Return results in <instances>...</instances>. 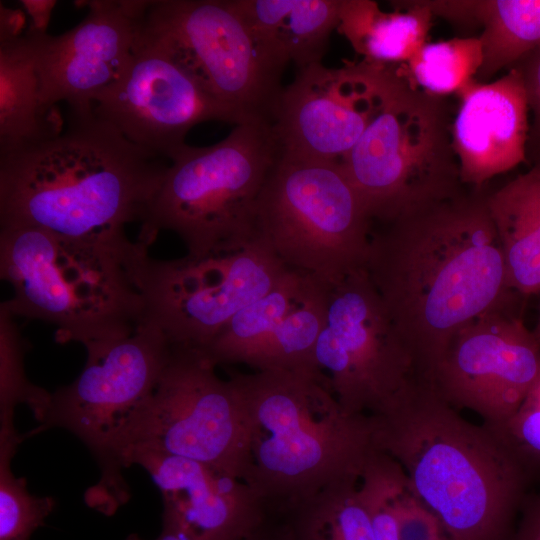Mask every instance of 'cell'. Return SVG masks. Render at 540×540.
I'll return each mask as SVG.
<instances>
[{
	"mask_svg": "<svg viewBox=\"0 0 540 540\" xmlns=\"http://www.w3.org/2000/svg\"><path fill=\"white\" fill-rule=\"evenodd\" d=\"M364 269L418 376L429 381L460 328L519 295L509 285L483 190L380 223Z\"/></svg>",
	"mask_w": 540,
	"mask_h": 540,
	"instance_id": "1",
	"label": "cell"
},
{
	"mask_svg": "<svg viewBox=\"0 0 540 540\" xmlns=\"http://www.w3.org/2000/svg\"><path fill=\"white\" fill-rule=\"evenodd\" d=\"M60 133L0 154V228L36 227L129 246L169 160L125 138L93 106L69 108Z\"/></svg>",
	"mask_w": 540,
	"mask_h": 540,
	"instance_id": "2",
	"label": "cell"
},
{
	"mask_svg": "<svg viewBox=\"0 0 540 540\" xmlns=\"http://www.w3.org/2000/svg\"><path fill=\"white\" fill-rule=\"evenodd\" d=\"M370 418L374 447L400 464L451 540H513L533 474L497 433L420 377Z\"/></svg>",
	"mask_w": 540,
	"mask_h": 540,
	"instance_id": "3",
	"label": "cell"
},
{
	"mask_svg": "<svg viewBox=\"0 0 540 540\" xmlns=\"http://www.w3.org/2000/svg\"><path fill=\"white\" fill-rule=\"evenodd\" d=\"M245 416L242 480L270 512L332 483L359 478L373 445L371 418L347 414L318 371L234 372Z\"/></svg>",
	"mask_w": 540,
	"mask_h": 540,
	"instance_id": "4",
	"label": "cell"
},
{
	"mask_svg": "<svg viewBox=\"0 0 540 540\" xmlns=\"http://www.w3.org/2000/svg\"><path fill=\"white\" fill-rule=\"evenodd\" d=\"M143 249L65 238L36 227L0 228L1 303L16 317L56 326L60 343L85 348L132 334L145 316L133 265Z\"/></svg>",
	"mask_w": 540,
	"mask_h": 540,
	"instance_id": "5",
	"label": "cell"
},
{
	"mask_svg": "<svg viewBox=\"0 0 540 540\" xmlns=\"http://www.w3.org/2000/svg\"><path fill=\"white\" fill-rule=\"evenodd\" d=\"M216 367L200 350L172 345L155 388L122 422L99 465L100 479L86 493L93 506L115 511L128 500L119 460L132 450L183 457L242 479V401Z\"/></svg>",
	"mask_w": 540,
	"mask_h": 540,
	"instance_id": "6",
	"label": "cell"
},
{
	"mask_svg": "<svg viewBox=\"0 0 540 540\" xmlns=\"http://www.w3.org/2000/svg\"><path fill=\"white\" fill-rule=\"evenodd\" d=\"M279 155L271 123L262 119L236 125L214 145H184L169 160L137 242L148 249L168 230L190 256L245 246L256 237L257 201Z\"/></svg>",
	"mask_w": 540,
	"mask_h": 540,
	"instance_id": "7",
	"label": "cell"
},
{
	"mask_svg": "<svg viewBox=\"0 0 540 540\" xmlns=\"http://www.w3.org/2000/svg\"><path fill=\"white\" fill-rule=\"evenodd\" d=\"M446 97L385 66L379 109L340 160L373 221L386 222L463 191Z\"/></svg>",
	"mask_w": 540,
	"mask_h": 540,
	"instance_id": "8",
	"label": "cell"
},
{
	"mask_svg": "<svg viewBox=\"0 0 540 540\" xmlns=\"http://www.w3.org/2000/svg\"><path fill=\"white\" fill-rule=\"evenodd\" d=\"M255 230L287 267L333 284L365 267L372 220L340 162L280 153L257 201Z\"/></svg>",
	"mask_w": 540,
	"mask_h": 540,
	"instance_id": "9",
	"label": "cell"
},
{
	"mask_svg": "<svg viewBox=\"0 0 540 540\" xmlns=\"http://www.w3.org/2000/svg\"><path fill=\"white\" fill-rule=\"evenodd\" d=\"M136 40L169 55L238 124L270 122L285 67L235 0H137Z\"/></svg>",
	"mask_w": 540,
	"mask_h": 540,
	"instance_id": "10",
	"label": "cell"
},
{
	"mask_svg": "<svg viewBox=\"0 0 540 540\" xmlns=\"http://www.w3.org/2000/svg\"><path fill=\"white\" fill-rule=\"evenodd\" d=\"M288 268L255 237L241 248L201 257L156 260L144 251L133 272L145 301L144 318L161 327L172 345L203 350Z\"/></svg>",
	"mask_w": 540,
	"mask_h": 540,
	"instance_id": "11",
	"label": "cell"
},
{
	"mask_svg": "<svg viewBox=\"0 0 540 540\" xmlns=\"http://www.w3.org/2000/svg\"><path fill=\"white\" fill-rule=\"evenodd\" d=\"M315 364L350 415L381 413L418 377L364 268L329 284Z\"/></svg>",
	"mask_w": 540,
	"mask_h": 540,
	"instance_id": "12",
	"label": "cell"
},
{
	"mask_svg": "<svg viewBox=\"0 0 540 540\" xmlns=\"http://www.w3.org/2000/svg\"><path fill=\"white\" fill-rule=\"evenodd\" d=\"M164 331L143 319L127 337L87 348L81 374L50 392L26 438L51 428L80 439L100 465L122 422L155 388L171 355Z\"/></svg>",
	"mask_w": 540,
	"mask_h": 540,
	"instance_id": "13",
	"label": "cell"
},
{
	"mask_svg": "<svg viewBox=\"0 0 540 540\" xmlns=\"http://www.w3.org/2000/svg\"><path fill=\"white\" fill-rule=\"evenodd\" d=\"M514 302L468 322L451 339L431 382L456 410L496 427L518 410L540 377V343Z\"/></svg>",
	"mask_w": 540,
	"mask_h": 540,
	"instance_id": "14",
	"label": "cell"
},
{
	"mask_svg": "<svg viewBox=\"0 0 540 540\" xmlns=\"http://www.w3.org/2000/svg\"><path fill=\"white\" fill-rule=\"evenodd\" d=\"M93 110L130 142L167 160L201 122L238 125L169 55L137 40L127 67L95 97Z\"/></svg>",
	"mask_w": 540,
	"mask_h": 540,
	"instance_id": "15",
	"label": "cell"
},
{
	"mask_svg": "<svg viewBox=\"0 0 540 540\" xmlns=\"http://www.w3.org/2000/svg\"><path fill=\"white\" fill-rule=\"evenodd\" d=\"M384 76V66L363 60L298 70L270 120L280 153L340 162L376 115Z\"/></svg>",
	"mask_w": 540,
	"mask_h": 540,
	"instance_id": "16",
	"label": "cell"
},
{
	"mask_svg": "<svg viewBox=\"0 0 540 540\" xmlns=\"http://www.w3.org/2000/svg\"><path fill=\"white\" fill-rule=\"evenodd\" d=\"M328 286L288 268L274 288L234 315L203 350L216 366L312 370L326 319Z\"/></svg>",
	"mask_w": 540,
	"mask_h": 540,
	"instance_id": "17",
	"label": "cell"
},
{
	"mask_svg": "<svg viewBox=\"0 0 540 540\" xmlns=\"http://www.w3.org/2000/svg\"><path fill=\"white\" fill-rule=\"evenodd\" d=\"M85 18L56 36L25 31L47 110L93 106L95 97L127 67L136 41L137 1L93 0Z\"/></svg>",
	"mask_w": 540,
	"mask_h": 540,
	"instance_id": "18",
	"label": "cell"
},
{
	"mask_svg": "<svg viewBox=\"0 0 540 540\" xmlns=\"http://www.w3.org/2000/svg\"><path fill=\"white\" fill-rule=\"evenodd\" d=\"M119 465L147 471L162 494V523L188 540H246L270 514L242 479L197 461L132 450L120 457Z\"/></svg>",
	"mask_w": 540,
	"mask_h": 540,
	"instance_id": "19",
	"label": "cell"
},
{
	"mask_svg": "<svg viewBox=\"0 0 540 540\" xmlns=\"http://www.w3.org/2000/svg\"><path fill=\"white\" fill-rule=\"evenodd\" d=\"M456 95L451 133L461 182L482 190L527 161L530 109L524 79L514 67L489 83L474 79Z\"/></svg>",
	"mask_w": 540,
	"mask_h": 540,
	"instance_id": "20",
	"label": "cell"
},
{
	"mask_svg": "<svg viewBox=\"0 0 540 540\" xmlns=\"http://www.w3.org/2000/svg\"><path fill=\"white\" fill-rule=\"evenodd\" d=\"M237 8L284 67L322 63L339 25L341 0H235Z\"/></svg>",
	"mask_w": 540,
	"mask_h": 540,
	"instance_id": "21",
	"label": "cell"
},
{
	"mask_svg": "<svg viewBox=\"0 0 540 540\" xmlns=\"http://www.w3.org/2000/svg\"><path fill=\"white\" fill-rule=\"evenodd\" d=\"M376 540H451L437 516L414 491L405 471L374 448L358 481Z\"/></svg>",
	"mask_w": 540,
	"mask_h": 540,
	"instance_id": "22",
	"label": "cell"
},
{
	"mask_svg": "<svg viewBox=\"0 0 540 540\" xmlns=\"http://www.w3.org/2000/svg\"><path fill=\"white\" fill-rule=\"evenodd\" d=\"M511 289L540 292V167L531 168L487 194Z\"/></svg>",
	"mask_w": 540,
	"mask_h": 540,
	"instance_id": "23",
	"label": "cell"
},
{
	"mask_svg": "<svg viewBox=\"0 0 540 540\" xmlns=\"http://www.w3.org/2000/svg\"><path fill=\"white\" fill-rule=\"evenodd\" d=\"M397 3L387 12L375 1L341 0L338 28L363 61L405 64L427 42L434 15L426 1Z\"/></svg>",
	"mask_w": 540,
	"mask_h": 540,
	"instance_id": "24",
	"label": "cell"
},
{
	"mask_svg": "<svg viewBox=\"0 0 540 540\" xmlns=\"http://www.w3.org/2000/svg\"><path fill=\"white\" fill-rule=\"evenodd\" d=\"M58 109H45L29 40L0 44V154L60 133Z\"/></svg>",
	"mask_w": 540,
	"mask_h": 540,
	"instance_id": "25",
	"label": "cell"
},
{
	"mask_svg": "<svg viewBox=\"0 0 540 540\" xmlns=\"http://www.w3.org/2000/svg\"><path fill=\"white\" fill-rule=\"evenodd\" d=\"M474 14L482 26L480 80L516 67L540 46V0H474Z\"/></svg>",
	"mask_w": 540,
	"mask_h": 540,
	"instance_id": "26",
	"label": "cell"
},
{
	"mask_svg": "<svg viewBox=\"0 0 540 540\" xmlns=\"http://www.w3.org/2000/svg\"><path fill=\"white\" fill-rule=\"evenodd\" d=\"M358 481L349 478L332 483L281 512L294 540H376Z\"/></svg>",
	"mask_w": 540,
	"mask_h": 540,
	"instance_id": "27",
	"label": "cell"
},
{
	"mask_svg": "<svg viewBox=\"0 0 540 540\" xmlns=\"http://www.w3.org/2000/svg\"><path fill=\"white\" fill-rule=\"evenodd\" d=\"M483 61L478 36L426 42L400 67L409 80L424 91L447 97L457 94L475 79Z\"/></svg>",
	"mask_w": 540,
	"mask_h": 540,
	"instance_id": "28",
	"label": "cell"
},
{
	"mask_svg": "<svg viewBox=\"0 0 540 540\" xmlns=\"http://www.w3.org/2000/svg\"><path fill=\"white\" fill-rule=\"evenodd\" d=\"M25 439L17 429L0 431V540H30L56 505L53 497L30 493L27 481L12 470V459Z\"/></svg>",
	"mask_w": 540,
	"mask_h": 540,
	"instance_id": "29",
	"label": "cell"
},
{
	"mask_svg": "<svg viewBox=\"0 0 540 540\" xmlns=\"http://www.w3.org/2000/svg\"><path fill=\"white\" fill-rule=\"evenodd\" d=\"M16 317L0 304V420H14L15 409L26 404L35 418L50 392L31 383L24 370L25 345Z\"/></svg>",
	"mask_w": 540,
	"mask_h": 540,
	"instance_id": "30",
	"label": "cell"
},
{
	"mask_svg": "<svg viewBox=\"0 0 540 540\" xmlns=\"http://www.w3.org/2000/svg\"><path fill=\"white\" fill-rule=\"evenodd\" d=\"M489 428L517 454L533 475L540 470V377L514 415L503 424Z\"/></svg>",
	"mask_w": 540,
	"mask_h": 540,
	"instance_id": "31",
	"label": "cell"
},
{
	"mask_svg": "<svg viewBox=\"0 0 540 540\" xmlns=\"http://www.w3.org/2000/svg\"><path fill=\"white\" fill-rule=\"evenodd\" d=\"M516 67L522 73L530 109L527 160H530L531 166H540V46Z\"/></svg>",
	"mask_w": 540,
	"mask_h": 540,
	"instance_id": "32",
	"label": "cell"
},
{
	"mask_svg": "<svg viewBox=\"0 0 540 540\" xmlns=\"http://www.w3.org/2000/svg\"><path fill=\"white\" fill-rule=\"evenodd\" d=\"M513 540H540V490L525 498Z\"/></svg>",
	"mask_w": 540,
	"mask_h": 540,
	"instance_id": "33",
	"label": "cell"
},
{
	"mask_svg": "<svg viewBox=\"0 0 540 540\" xmlns=\"http://www.w3.org/2000/svg\"><path fill=\"white\" fill-rule=\"evenodd\" d=\"M246 540H294V536L286 516L283 513L270 512Z\"/></svg>",
	"mask_w": 540,
	"mask_h": 540,
	"instance_id": "34",
	"label": "cell"
},
{
	"mask_svg": "<svg viewBox=\"0 0 540 540\" xmlns=\"http://www.w3.org/2000/svg\"><path fill=\"white\" fill-rule=\"evenodd\" d=\"M26 24V16L20 9H11L0 4V44L20 39Z\"/></svg>",
	"mask_w": 540,
	"mask_h": 540,
	"instance_id": "35",
	"label": "cell"
},
{
	"mask_svg": "<svg viewBox=\"0 0 540 540\" xmlns=\"http://www.w3.org/2000/svg\"><path fill=\"white\" fill-rule=\"evenodd\" d=\"M20 3L31 19L27 31L32 33H47V26L57 1L21 0Z\"/></svg>",
	"mask_w": 540,
	"mask_h": 540,
	"instance_id": "36",
	"label": "cell"
},
{
	"mask_svg": "<svg viewBox=\"0 0 540 540\" xmlns=\"http://www.w3.org/2000/svg\"><path fill=\"white\" fill-rule=\"evenodd\" d=\"M126 540H143L136 534H131ZM155 540H188L183 534L177 531L175 528L162 524V531Z\"/></svg>",
	"mask_w": 540,
	"mask_h": 540,
	"instance_id": "37",
	"label": "cell"
},
{
	"mask_svg": "<svg viewBox=\"0 0 540 540\" xmlns=\"http://www.w3.org/2000/svg\"><path fill=\"white\" fill-rule=\"evenodd\" d=\"M533 333H534L535 337L537 338V340L540 343V310H539V316H538L537 324H536V327H535Z\"/></svg>",
	"mask_w": 540,
	"mask_h": 540,
	"instance_id": "38",
	"label": "cell"
}]
</instances>
